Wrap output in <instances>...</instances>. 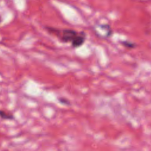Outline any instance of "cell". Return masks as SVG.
Masks as SVG:
<instances>
[{
	"instance_id": "3",
	"label": "cell",
	"mask_w": 151,
	"mask_h": 151,
	"mask_svg": "<svg viewBox=\"0 0 151 151\" xmlns=\"http://www.w3.org/2000/svg\"><path fill=\"white\" fill-rule=\"evenodd\" d=\"M120 43L126 48L129 50L134 49L137 47V44L136 42L129 41V40H123L120 41Z\"/></svg>"
},
{
	"instance_id": "5",
	"label": "cell",
	"mask_w": 151,
	"mask_h": 151,
	"mask_svg": "<svg viewBox=\"0 0 151 151\" xmlns=\"http://www.w3.org/2000/svg\"><path fill=\"white\" fill-rule=\"evenodd\" d=\"M58 101L61 104H64V105H66V106H70L71 105L70 101L68 99H67L66 98H64V97H59V98H58Z\"/></svg>"
},
{
	"instance_id": "2",
	"label": "cell",
	"mask_w": 151,
	"mask_h": 151,
	"mask_svg": "<svg viewBox=\"0 0 151 151\" xmlns=\"http://www.w3.org/2000/svg\"><path fill=\"white\" fill-rule=\"evenodd\" d=\"M99 28L100 29H101L103 31H105V38H110L113 35V30L112 29L111 26L109 24H99L98 25Z\"/></svg>"
},
{
	"instance_id": "4",
	"label": "cell",
	"mask_w": 151,
	"mask_h": 151,
	"mask_svg": "<svg viewBox=\"0 0 151 151\" xmlns=\"http://www.w3.org/2000/svg\"><path fill=\"white\" fill-rule=\"evenodd\" d=\"M0 117L4 120H11L14 119V116L12 113L4 111L3 110H0Z\"/></svg>"
},
{
	"instance_id": "1",
	"label": "cell",
	"mask_w": 151,
	"mask_h": 151,
	"mask_svg": "<svg viewBox=\"0 0 151 151\" xmlns=\"http://www.w3.org/2000/svg\"><path fill=\"white\" fill-rule=\"evenodd\" d=\"M44 29L61 42L70 43L74 48L81 47L87 38V34L84 31H78L73 28H60L50 26H44Z\"/></svg>"
}]
</instances>
